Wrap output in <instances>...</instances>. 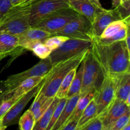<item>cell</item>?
<instances>
[{"label": "cell", "mask_w": 130, "mask_h": 130, "mask_svg": "<svg viewBox=\"0 0 130 130\" xmlns=\"http://www.w3.org/2000/svg\"><path fill=\"white\" fill-rule=\"evenodd\" d=\"M89 1H90V3H91L92 4H93V5H95L96 6H97V7L103 8L99 0H89Z\"/></svg>", "instance_id": "38"}, {"label": "cell", "mask_w": 130, "mask_h": 130, "mask_svg": "<svg viewBox=\"0 0 130 130\" xmlns=\"http://www.w3.org/2000/svg\"><path fill=\"white\" fill-rule=\"evenodd\" d=\"M128 110L129 107L124 101L116 98L98 116L102 123V130H109L116 121Z\"/></svg>", "instance_id": "12"}, {"label": "cell", "mask_w": 130, "mask_h": 130, "mask_svg": "<svg viewBox=\"0 0 130 130\" xmlns=\"http://www.w3.org/2000/svg\"><path fill=\"white\" fill-rule=\"evenodd\" d=\"M124 102H125V104H126L127 106H128L129 107V106H130V95H129V96L126 98V100L124 101Z\"/></svg>", "instance_id": "41"}, {"label": "cell", "mask_w": 130, "mask_h": 130, "mask_svg": "<svg viewBox=\"0 0 130 130\" xmlns=\"http://www.w3.org/2000/svg\"><path fill=\"white\" fill-rule=\"evenodd\" d=\"M8 57V55H6L0 54V62H1V60H3L4 58H5V57Z\"/></svg>", "instance_id": "43"}, {"label": "cell", "mask_w": 130, "mask_h": 130, "mask_svg": "<svg viewBox=\"0 0 130 130\" xmlns=\"http://www.w3.org/2000/svg\"><path fill=\"white\" fill-rule=\"evenodd\" d=\"M96 116H97V110H96V102L95 100L93 99L81 114V117L78 120L77 129L82 127L86 123L91 121V119H94Z\"/></svg>", "instance_id": "25"}, {"label": "cell", "mask_w": 130, "mask_h": 130, "mask_svg": "<svg viewBox=\"0 0 130 130\" xmlns=\"http://www.w3.org/2000/svg\"><path fill=\"white\" fill-rule=\"evenodd\" d=\"M54 97H48L43 94L38 92L35 96V99L29 110L33 113L35 117L36 121L44 114L53 102Z\"/></svg>", "instance_id": "18"}, {"label": "cell", "mask_w": 130, "mask_h": 130, "mask_svg": "<svg viewBox=\"0 0 130 130\" xmlns=\"http://www.w3.org/2000/svg\"><path fill=\"white\" fill-rule=\"evenodd\" d=\"M27 14L23 6H13L0 22V32L19 36L30 27Z\"/></svg>", "instance_id": "5"}, {"label": "cell", "mask_w": 130, "mask_h": 130, "mask_svg": "<svg viewBox=\"0 0 130 130\" xmlns=\"http://www.w3.org/2000/svg\"><path fill=\"white\" fill-rule=\"evenodd\" d=\"M121 3V0H112V5L113 8H116Z\"/></svg>", "instance_id": "37"}, {"label": "cell", "mask_w": 130, "mask_h": 130, "mask_svg": "<svg viewBox=\"0 0 130 130\" xmlns=\"http://www.w3.org/2000/svg\"><path fill=\"white\" fill-rule=\"evenodd\" d=\"M122 17L116 8L105 10L99 13L92 24L93 38H99L108 25L116 20H122Z\"/></svg>", "instance_id": "13"}, {"label": "cell", "mask_w": 130, "mask_h": 130, "mask_svg": "<svg viewBox=\"0 0 130 130\" xmlns=\"http://www.w3.org/2000/svg\"><path fill=\"white\" fill-rule=\"evenodd\" d=\"M31 51L40 59H44L49 57L50 55L52 52L49 47L47 46L44 43L41 41L37 42L32 48Z\"/></svg>", "instance_id": "28"}, {"label": "cell", "mask_w": 130, "mask_h": 130, "mask_svg": "<svg viewBox=\"0 0 130 130\" xmlns=\"http://www.w3.org/2000/svg\"><path fill=\"white\" fill-rule=\"evenodd\" d=\"M7 127L5 126H1L0 125V130H5Z\"/></svg>", "instance_id": "44"}, {"label": "cell", "mask_w": 130, "mask_h": 130, "mask_svg": "<svg viewBox=\"0 0 130 130\" xmlns=\"http://www.w3.org/2000/svg\"><path fill=\"white\" fill-rule=\"evenodd\" d=\"M78 120L72 119L67 122L60 130H77Z\"/></svg>", "instance_id": "35"}, {"label": "cell", "mask_w": 130, "mask_h": 130, "mask_svg": "<svg viewBox=\"0 0 130 130\" xmlns=\"http://www.w3.org/2000/svg\"><path fill=\"white\" fill-rule=\"evenodd\" d=\"M53 36H62L72 39L92 41V24L85 16L79 14L76 19Z\"/></svg>", "instance_id": "9"}, {"label": "cell", "mask_w": 130, "mask_h": 130, "mask_svg": "<svg viewBox=\"0 0 130 130\" xmlns=\"http://www.w3.org/2000/svg\"><path fill=\"white\" fill-rule=\"evenodd\" d=\"M52 67L53 65L50 58L48 57L44 59H41L37 64L24 72L11 75L3 81V85L6 90L5 95L11 92L14 88L27 79L38 76H45Z\"/></svg>", "instance_id": "6"}, {"label": "cell", "mask_w": 130, "mask_h": 130, "mask_svg": "<svg viewBox=\"0 0 130 130\" xmlns=\"http://www.w3.org/2000/svg\"><path fill=\"white\" fill-rule=\"evenodd\" d=\"M129 20L130 16L124 19H122V20H116V21L110 23L109 25L107 26V27L103 31L102 34L99 38H102V39H107V38H110L114 36L123 27L129 25Z\"/></svg>", "instance_id": "21"}, {"label": "cell", "mask_w": 130, "mask_h": 130, "mask_svg": "<svg viewBox=\"0 0 130 130\" xmlns=\"http://www.w3.org/2000/svg\"><path fill=\"white\" fill-rule=\"evenodd\" d=\"M22 0H11L13 6H18L19 5H20V3L22 2Z\"/></svg>", "instance_id": "40"}, {"label": "cell", "mask_w": 130, "mask_h": 130, "mask_svg": "<svg viewBox=\"0 0 130 130\" xmlns=\"http://www.w3.org/2000/svg\"><path fill=\"white\" fill-rule=\"evenodd\" d=\"M88 50L83 51L69 59L61 61L53 66L44 77L39 92L48 97H55L61 83L66 75L71 70L78 67Z\"/></svg>", "instance_id": "2"}, {"label": "cell", "mask_w": 130, "mask_h": 130, "mask_svg": "<svg viewBox=\"0 0 130 130\" xmlns=\"http://www.w3.org/2000/svg\"><path fill=\"white\" fill-rule=\"evenodd\" d=\"M18 123L20 130H32L36 123L35 117L33 113L28 109L19 118Z\"/></svg>", "instance_id": "27"}, {"label": "cell", "mask_w": 130, "mask_h": 130, "mask_svg": "<svg viewBox=\"0 0 130 130\" xmlns=\"http://www.w3.org/2000/svg\"><path fill=\"white\" fill-rule=\"evenodd\" d=\"M77 68L73 69L71 70L67 75L63 81L61 83L60 85L59 88L57 90V93H56L55 96L58 99H63V98H66L67 96L68 91L69 90L70 87H71V83H72V79H73L74 75L76 72V70Z\"/></svg>", "instance_id": "26"}, {"label": "cell", "mask_w": 130, "mask_h": 130, "mask_svg": "<svg viewBox=\"0 0 130 130\" xmlns=\"http://www.w3.org/2000/svg\"><path fill=\"white\" fill-rule=\"evenodd\" d=\"M130 95V72H126L121 76L117 87L116 98L125 101Z\"/></svg>", "instance_id": "23"}, {"label": "cell", "mask_w": 130, "mask_h": 130, "mask_svg": "<svg viewBox=\"0 0 130 130\" xmlns=\"http://www.w3.org/2000/svg\"><path fill=\"white\" fill-rule=\"evenodd\" d=\"M43 81L36 87L32 89L30 91L23 95L18 99L16 102L13 105L11 109L6 112V114L0 119V125L9 126L16 124L19 123L20 116L24 108L33 97L39 92L42 86Z\"/></svg>", "instance_id": "11"}, {"label": "cell", "mask_w": 130, "mask_h": 130, "mask_svg": "<svg viewBox=\"0 0 130 130\" xmlns=\"http://www.w3.org/2000/svg\"><path fill=\"white\" fill-rule=\"evenodd\" d=\"M58 101H59V99L55 96L53 102H52L51 105L49 106V107L44 112V114L40 117V118L38 121H36L35 125H34L32 130L46 129L47 127H48V124H49L50 122L53 111H54Z\"/></svg>", "instance_id": "22"}, {"label": "cell", "mask_w": 130, "mask_h": 130, "mask_svg": "<svg viewBox=\"0 0 130 130\" xmlns=\"http://www.w3.org/2000/svg\"><path fill=\"white\" fill-rule=\"evenodd\" d=\"M25 51V49L19 46L17 36L0 32V54L18 57Z\"/></svg>", "instance_id": "14"}, {"label": "cell", "mask_w": 130, "mask_h": 130, "mask_svg": "<svg viewBox=\"0 0 130 130\" xmlns=\"http://www.w3.org/2000/svg\"><path fill=\"white\" fill-rule=\"evenodd\" d=\"M33 1H34V0H22L20 5H19L18 6H25V5H28V4L30 3Z\"/></svg>", "instance_id": "39"}, {"label": "cell", "mask_w": 130, "mask_h": 130, "mask_svg": "<svg viewBox=\"0 0 130 130\" xmlns=\"http://www.w3.org/2000/svg\"><path fill=\"white\" fill-rule=\"evenodd\" d=\"M67 98H63V99H59V101H58V104H57V106H56L55 109L54 111H53V114H52V118H51L50 122L49 124H48V127H47L46 130H51L52 127L56 123L57 119H58L59 116H60L61 113H62V110H63V108H64L65 105H66V102H67Z\"/></svg>", "instance_id": "29"}, {"label": "cell", "mask_w": 130, "mask_h": 130, "mask_svg": "<svg viewBox=\"0 0 130 130\" xmlns=\"http://www.w3.org/2000/svg\"><path fill=\"white\" fill-rule=\"evenodd\" d=\"M129 119L130 110H128L116 121L115 123L113 124L109 130H121L128 123H129Z\"/></svg>", "instance_id": "32"}, {"label": "cell", "mask_w": 130, "mask_h": 130, "mask_svg": "<svg viewBox=\"0 0 130 130\" xmlns=\"http://www.w3.org/2000/svg\"><path fill=\"white\" fill-rule=\"evenodd\" d=\"M70 7L79 14L85 16L91 24L95 20V17L99 13L105 10L104 8H99L86 0H69Z\"/></svg>", "instance_id": "15"}, {"label": "cell", "mask_w": 130, "mask_h": 130, "mask_svg": "<svg viewBox=\"0 0 130 130\" xmlns=\"http://www.w3.org/2000/svg\"><path fill=\"white\" fill-rule=\"evenodd\" d=\"M77 130H102L101 119L97 116Z\"/></svg>", "instance_id": "33"}, {"label": "cell", "mask_w": 130, "mask_h": 130, "mask_svg": "<svg viewBox=\"0 0 130 130\" xmlns=\"http://www.w3.org/2000/svg\"><path fill=\"white\" fill-rule=\"evenodd\" d=\"M91 47V41L69 38L60 46L52 51L49 58L52 65L54 66L58 62L69 59L83 51L90 50Z\"/></svg>", "instance_id": "8"}, {"label": "cell", "mask_w": 130, "mask_h": 130, "mask_svg": "<svg viewBox=\"0 0 130 130\" xmlns=\"http://www.w3.org/2000/svg\"><path fill=\"white\" fill-rule=\"evenodd\" d=\"M5 91H6V90H5V86L3 85V82L0 81V103L2 102V100L5 98Z\"/></svg>", "instance_id": "36"}, {"label": "cell", "mask_w": 130, "mask_h": 130, "mask_svg": "<svg viewBox=\"0 0 130 130\" xmlns=\"http://www.w3.org/2000/svg\"><path fill=\"white\" fill-rule=\"evenodd\" d=\"M68 39L67 37L62 36H52L47 38L43 43L53 51L60 46Z\"/></svg>", "instance_id": "30"}, {"label": "cell", "mask_w": 130, "mask_h": 130, "mask_svg": "<svg viewBox=\"0 0 130 130\" xmlns=\"http://www.w3.org/2000/svg\"><path fill=\"white\" fill-rule=\"evenodd\" d=\"M96 90L95 88H91L90 90V91L88 93H86V94H84V95L82 94L81 97L79 99L78 101H77L74 110H73L72 114H71V116L68 119L67 123L68 121H69L72 120V119L79 120V118L81 117V114L84 111L85 108L87 107L89 103L94 99V96H95V93H96Z\"/></svg>", "instance_id": "19"}, {"label": "cell", "mask_w": 130, "mask_h": 130, "mask_svg": "<svg viewBox=\"0 0 130 130\" xmlns=\"http://www.w3.org/2000/svg\"><path fill=\"white\" fill-rule=\"evenodd\" d=\"M12 7L11 0H0V22Z\"/></svg>", "instance_id": "34"}, {"label": "cell", "mask_w": 130, "mask_h": 130, "mask_svg": "<svg viewBox=\"0 0 130 130\" xmlns=\"http://www.w3.org/2000/svg\"><path fill=\"white\" fill-rule=\"evenodd\" d=\"M17 36L19 41H39L43 43L47 38L52 36V34L39 28L30 27Z\"/></svg>", "instance_id": "20"}, {"label": "cell", "mask_w": 130, "mask_h": 130, "mask_svg": "<svg viewBox=\"0 0 130 130\" xmlns=\"http://www.w3.org/2000/svg\"><path fill=\"white\" fill-rule=\"evenodd\" d=\"M91 51L104 77L130 72V52L127 50L124 40L106 45L92 41Z\"/></svg>", "instance_id": "1"}, {"label": "cell", "mask_w": 130, "mask_h": 130, "mask_svg": "<svg viewBox=\"0 0 130 130\" xmlns=\"http://www.w3.org/2000/svg\"><path fill=\"white\" fill-rule=\"evenodd\" d=\"M83 71H84V63L83 60L81 62L79 66L77 67L76 70V72L74 75L73 79H72V83H71V87L68 91L67 96V99L72 97L77 94L80 93L81 88V85H82L83 81Z\"/></svg>", "instance_id": "24"}, {"label": "cell", "mask_w": 130, "mask_h": 130, "mask_svg": "<svg viewBox=\"0 0 130 130\" xmlns=\"http://www.w3.org/2000/svg\"><path fill=\"white\" fill-rule=\"evenodd\" d=\"M20 6L25 9L30 27L56 10L70 7L68 0H34L28 5Z\"/></svg>", "instance_id": "3"}, {"label": "cell", "mask_w": 130, "mask_h": 130, "mask_svg": "<svg viewBox=\"0 0 130 130\" xmlns=\"http://www.w3.org/2000/svg\"><path fill=\"white\" fill-rule=\"evenodd\" d=\"M81 95L82 94L80 93L77 94L69 99H67V102L65 105L64 108H63L60 116L51 130H60L66 124L67 120L72 114L73 110H74L77 101H78L79 99L81 97Z\"/></svg>", "instance_id": "16"}, {"label": "cell", "mask_w": 130, "mask_h": 130, "mask_svg": "<svg viewBox=\"0 0 130 130\" xmlns=\"http://www.w3.org/2000/svg\"><path fill=\"white\" fill-rule=\"evenodd\" d=\"M78 15V13L72 8H63L47 15L38 21L33 27L48 32L52 36L76 19Z\"/></svg>", "instance_id": "4"}, {"label": "cell", "mask_w": 130, "mask_h": 130, "mask_svg": "<svg viewBox=\"0 0 130 130\" xmlns=\"http://www.w3.org/2000/svg\"><path fill=\"white\" fill-rule=\"evenodd\" d=\"M68 1H69V0H68ZM86 1H89V0H86Z\"/></svg>", "instance_id": "45"}, {"label": "cell", "mask_w": 130, "mask_h": 130, "mask_svg": "<svg viewBox=\"0 0 130 130\" xmlns=\"http://www.w3.org/2000/svg\"><path fill=\"white\" fill-rule=\"evenodd\" d=\"M45 76H41V77L38 76V77H33L27 79L25 81L22 82L15 88H14L11 92L5 95V98L8 97V96H13L16 99H19L29 92V91H30L34 87L38 86L44 79Z\"/></svg>", "instance_id": "17"}, {"label": "cell", "mask_w": 130, "mask_h": 130, "mask_svg": "<svg viewBox=\"0 0 130 130\" xmlns=\"http://www.w3.org/2000/svg\"><path fill=\"white\" fill-rule=\"evenodd\" d=\"M18 99H16L13 96H8L2 100V102L0 103V119L11 109V107L16 102Z\"/></svg>", "instance_id": "31"}, {"label": "cell", "mask_w": 130, "mask_h": 130, "mask_svg": "<svg viewBox=\"0 0 130 130\" xmlns=\"http://www.w3.org/2000/svg\"><path fill=\"white\" fill-rule=\"evenodd\" d=\"M121 130H130V124L128 123L124 127H123Z\"/></svg>", "instance_id": "42"}, {"label": "cell", "mask_w": 130, "mask_h": 130, "mask_svg": "<svg viewBox=\"0 0 130 130\" xmlns=\"http://www.w3.org/2000/svg\"><path fill=\"white\" fill-rule=\"evenodd\" d=\"M122 75L105 77L100 86L96 90L93 99L96 102L97 116L116 99L117 87Z\"/></svg>", "instance_id": "10"}, {"label": "cell", "mask_w": 130, "mask_h": 130, "mask_svg": "<svg viewBox=\"0 0 130 130\" xmlns=\"http://www.w3.org/2000/svg\"><path fill=\"white\" fill-rule=\"evenodd\" d=\"M84 71L81 93L84 95L91 88L97 90L104 80V77L97 62L94 58L91 49L88 51L83 59Z\"/></svg>", "instance_id": "7"}]
</instances>
